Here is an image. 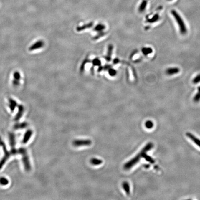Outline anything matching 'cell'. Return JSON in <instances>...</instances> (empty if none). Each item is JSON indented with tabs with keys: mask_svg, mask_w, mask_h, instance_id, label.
<instances>
[{
	"mask_svg": "<svg viewBox=\"0 0 200 200\" xmlns=\"http://www.w3.org/2000/svg\"><path fill=\"white\" fill-rule=\"evenodd\" d=\"M153 147V143L150 142L143 148L141 151H140L139 153L138 154L133 158L129 161L127 163L125 164L124 168L125 170H129L133 167L134 166L140 161L141 158H144L145 155L147 153V151H149Z\"/></svg>",
	"mask_w": 200,
	"mask_h": 200,
	"instance_id": "cell-1",
	"label": "cell"
},
{
	"mask_svg": "<svg viewBox=\"0 0 200 200\" xmlns=\"http://www.w3.org/2000/svg\"><path fill=\"white\" fill-rule=\"evenodd\" d=\"M0 146L2 147V149L4 151V157L2 158V159L0 161V170H1L3 167L7 160L11 156H12V155L19 154V150H17L15 148V147H11L12 148H11V150L9 151L7 149L5 144L3 141L1 137H0Z\"/></svg>",
	"mask_w": 200,
	"mask_h": 200,
	"instance_id": "cell-2",
	"label": "cell"
},
{
	"mask_svg": "<svg viewBox=\"0 0 200 200\" xmlns=\"http://www.w3.org/2000/svg\"><path fill=\"white\" fill-rule=\"evenodd\" d=\"M171 13L175 19L177 24L178 25L181 34L182 35L186 34L187 33V27L182 18L180 16L179 14L176 10H171Z\"/></svg>",
	"mask_w": 200,
	"mask_h": 200,
	"instance_id": "cell-3",
	"label": "cell"
},
{
	"mask_svg": "<svg viewBox=\"0 0 200 200\" xmlns=\"http://www.w3.org/2000/svg\"><path fill=\"white\" fill-rule=\"evenodd\" d=\"M20 154L22 155L23 166L25 170L27 171H29L31 169V166L26 149H25V148H23V147L20 148Z\"/></svg>",
	"mask_w": 200,
	"mask_h": 200,
	"instance_id": "cell-4",
	"label": "cell"
},
{
	"mask_svg": "<svg viewBox=\"0 0 200 200\" xmlns=\"http://www.w3.org/2000/svg\"><path fill=\"white\" fill-rule=\"evenodd\" d=\"M92 144V141L90 140H76L73 142V145L76 147L88 146Z\"/></svg>",
	"mask_w": 200,
	"mask_h": 200,
	"instance_id": "cell-5",
	"label": "cell"
},
{
	"mask_svg": "<svg viewBox=\"0 0 200 200\" xmlns=\"http://www.w3.org/2000/svg\"><path fill=\"white\" fill-rule=\"evenodd\" d=\"M44 43L43 40H39L35 42L34 43L32 44L31 46L29 47L28 50L30 52L36 51V50L41 49L42 48L44 47Z\"/></svg>",
	"mask_w": 200,
	"mask_h": 200,
	"instance_id": "cell-6",
	"label": "cell"
},
{
	"mask_svg": "<svg viewBox=\"0 0 200 200\" xmlns=\"http://www.w3.org/2000/svg\"><path fill=\"white\" fill-rule=\"evenodd\" d=\"M21 75L19 72H14L13 74V80L12 81V84L14 86H18L21 82Z\"/></svg>",
	"mask_w": 200,
	"mask_h": 200,
	"instance_id": "cell-7",
	"label": "cell"
},
{
	"mask_svg": "<svg viewBox=\"0 0 200 200\" xmlns=\"http://www.w3.org/2000/svg\"><path fill=\"white\" fill-rule=\"evenodd\" d=\"M18 112L14 118V120H16V121H18L22 118V116H23V114H24V110H25L24 106L22 105H18Z\"/></svg>",
	"mask_w": 200,
	"mask_h": 200,
	"instance_id": "cell-8",
	"label": "cell"
},
{
	"mask_svg": "<svg viewBox=\"0 0 200 200\" xmlns=\"http://www.w3.org/2000/svg\"><path fill=\"white\" fill-rule=\"evenodd\" d=\"M180 72V69L177 67H171L169 68L166 70V73L167 75L172 76Z\"/></svg>",
	"mask_w": 200,
	"mask_h": 200,
	"instance_id": "cell-9",
	"label": "cell"
},
{
	"mask_svg": "<svg viewBox=\"0 0 200 200\" xmlns=\"http://www.w3.org/2000/svg\"><path fill=\"white\" fill-rule=\"evenodd\" d=\"M186 135H187V137L189 138H190V140L193 142L194 143L196 144V145L200 147V140L198 139V138H197L194 135H193L192 134L190 133H186Z\"/></svg>",
	"mask_w": 200,
	"mask_h": 200,
	"instance_id": "cell-10",
	"label": "cell"
},
{
	"mask_svg": "<svg viewBox=\"0 0 200 200\" xmlns=\"http://www.w3.org/2000/svg\"><path fill=\"white\" fill-rule=\"evenodd\" d=\"M17 106H18V103L16 101L14 100L13 99H9V107L11 111L13 112Z\"/></svg>",
	"mask_w": 200,
	"mask_h": 200,
	"instance_id": "cell-11",
	"label": "cell"
},
{
	"mask_svg": "<svg viewBox=\"0 0 200 200\" xmlns=\"http://www.w3.org/2000/svg\"><path fill=\"white\" fill-rule=\"evenodd\" d=\"M33 132L31 130H28L26 132L24 135V138L23 139V142L24 143H27L30 140L31 137L32 135H33Z\"/></svg>",
	"mask_w": 200,
	"mask_h": 200,
	"instance_id": "cell-12",
	"label": "cell"
},
{
	"mask_svg": "<svg viewBox=\"0 0 200 200\" xmlns=\"http://www.w3.org/2000/svg\"><path fill=\"white\" fill-rule=\"evenodd\" d=\"M122 187L127 195L128 196L130 195V187L128 183L127 182H123L122 184Z\"/></svg>",
	"mask_w": 200,
	"mask_h": 200,
	"instance_id": "cell-13",
	"label": "cell"
},
{
	"mask_svg": "<svg viewBox=\"0 0 200 200\" xmlns=\"http://www.w3.org/2000/svg\"><path fill=\"white\" fill-rule=\"evenodd\" d=\"M90 163L91 164L94 166H98L100 164H102L103 161L101 159H98L96 158H93L90 160Z\"/></svg>",
	"mask_w": 200,
	"mask_h": 200,
	"instance_id": "cell-14",
	"label": "cell"
},
{
	"mask_svg": "<svg viewBox=\"0 0 200 200\" xmlns=\"http://www.w3.org/2000/svg\"><path fill=\"white\" fill-rule=\"evenodd\" d=\"M194 101L198 103L200 101V86L198 88V91L194 97Z\"/></svg>",
	"mask_w": 200,
	"mask_h": 200,
	"instance_id": "cell-15",
	"label": "cell"
},
{
	"mask_svg": "<svg viewBox=\"0 0 200 200\" xmlns=\"http://www.w3.org/2000/svg\"><path fill=\"white\" fill-rule=\"evenodd\" d=\"M27 123H26V122H23V123H18L15 125H14V128L17 129L24 128L27 127Z\"/></svg>",
	"mask_w": 200,
	"mask_h": 200,
	"instance_id": "cell-16",
	"label": "cell"
},
{
	"mask_svg": "<svg viewBox=\"0 0 200 200\" xmlns=\"http://www.w3.org/2000/svg\"><path fill=\"white\" fill-rule=\"evenodd\" d=\"M146 5H147V1H143L141 4L140 8H139V10L140 12H143L146 8Z\"/></svg>",
	"mask_w": 200,
	"mask_h": 200,
	"instance_id": "cell-17",
	"label": "cell"
},
{
	"mask_svg": "<svg viewBox=\"0 0 200 200\" xmlns=\"http://www.w3.org/2000/svg\"><path fill=\"white\" fill-rule=\"evenodd\" d=\"M9 181L8 179L6 178L5 177H1L0 178V184L1 185H7L9 184Z\"/></svg>",
	"mask_w": 200,
	"mask_h": 200,
	"instance_id": "cell-18",
	"label": "cell"
},
{
	"mask_svg": "<svg viewBox=\"0 0 200 200\" xmlns=\"http://www.w3.org/2000/svg\"><path fill=\"white\" fill-rule=\"evenodd\" d=\"M159 16L158 14H155L153 17L151 18L150 20H148V21L150 22V23H154L155 22H157L158 20H159Z\"/></svg>",
	"mask_w": 200,
	"mask_h": 200,
	"instance_id": "cell-19",
	"label": "cell"
},
{
	"mask_svg": "<svg viewBox=\"0 0 200 200\" xmlns=\"http://www.w3.org/2000/svg\"><path fill=\"white\" fill-rule=\"evenodd\" d=\"M153 123L151 120H147L145 123V126L147 129H151L153 127Z\"/></svg>",
	"mask_w": 200,
	"mask_h": 200,
	"instance_id": "cell-20",
	"label": "cell"
},
{
	"mask_svg": "<svg viewBox=\"0 0 200 200\" xmlns=\"http://www.w3.org/2000/svg\"><path fill=\"white\" fill-rule=\"evenodd\" d=\"M144 158L146 159V160L148 161L150 163H154L155 162L154 160L153 159V158L151 157L150 156H149V155H147V154L145 155V156L144 157Z\"/></svg>",
	"mask_w": 200,
	"mask_h": 200,
	"instance_id": "cell-21",
	"label": "cell"
},
{
	"mask_svg": "<svg viewBox=\"0 0 200 200\" xmlns=\"http://www.w3.org/2000/svg\"><path fill=\"white\" fill-rule=\"evenodd\" d=\"M142 51H143V53L145 55L150 54L153 52V50L151 48H144Z\"/></svg>",
	"mask_w": 200,
	"mask_h": 200,
	"instance_id": "cell-22",
	"label": "cell"
},
{
	"mask_svg": "<svg viewBox=\"0 0 200 200\" xmlns=\"http://www.w3.org/2000/svg\"><path fill=\"white\" fill-rule=\"evenodd\" d=\"M192 82L194 84H197L200 82V74H198L197 76L195 77V78H194Z\"/></svg>",
	"mask_w": 200,
	"mask_h": 200,
	"instance_id": "cell-23",
	"label": "cell"
},
{
	"mask_svg": "<svg viewBox=\"0 0 200 200\" xmlns=\"http://www.w3.org/2000/svg\"><path fill=\"white\" fill-rule=\"evenodd\" d=\"M168 1H172V0H168Z\"/></svg>",
	"mask_w": 200,
	"mask_h": 200,
	"instance_id": "cell-24",
	"label": "cell"
}]
</instances>
